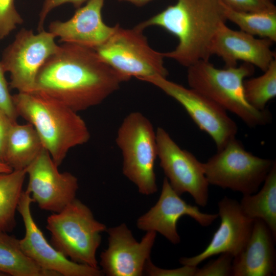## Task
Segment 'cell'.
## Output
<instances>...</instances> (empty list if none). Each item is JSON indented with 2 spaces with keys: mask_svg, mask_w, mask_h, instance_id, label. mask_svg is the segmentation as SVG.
Returning <instances> with one entry per match:
<instances>
[{
  "mask_svg": "<svg viewBox=\"0 0 276 276\" xmlns=\"http://www.w3.org/2000/svg\"><path fill=\"white\" fill-rule=\"evenodd\" d=\"M226 21L221 0H177L174 5L135 27L143 31L157 26L176 37V47L164 53V57L188 67L198 61L209 59L212 40Z\"/></svg>",
  "mask_w": 276,
  "mask_h": 276,
  "instance_id": "obj_2",
  "label": "cell"
},
{
  "mask_svg": "<svg viewBox=\"0 0 276 276\" xmlns=\"http://www.w3.org/2000/svg\"><path fill=\"white\" fill-rule=\"evenodd\" d=\"M118 1L129 2L136 6L142 7L145 5L146 4H147V3H148L149 2L153 0H118Z\"/></svg>",
  "mask_w": 276,
  "mask_h": 276,
  "instance_id": "obj_33",
  "label": "cell"
},
{
  "mask_svg": "<svg viewBox=\"0 0 276 276\" xmlns=\"http://www.w3.org/2000/svg\"><path fill=\"white\" fill-rule=\"evenodd\" d=\"M0 276H6L4 273L0 272Z\"/></svg>",
  "mask_w": 276,
  "mask_h": 276,
  "instance_id": "obj_35",
  "label": "cell"
},
{
  "mask_svg": "<svg viewBox=\"0 0 276 276\" xmlns=\"http://www.w3.org/2000/svg\"><path fill=\"white\" fill-rule=\"evenodd\" d=\"M26 175L25 169L0 173V231L10 232L16 226L15 214Z\"/></svg>",
  "mask_w": 276,
  "mask_h": 276,
  "instance_id": "obj_23",
  "label": "cell"
},
{
  "mask_svg": "<svg viewBox=\"0 0 276 276\" xmlns=\"http://www.w3.org/2000/svg\"><path fill=\"white\" fill-rule=\"evenodd\" d=\"M5 73L0 61V109L12 121L16 122L18 116L14 104L13 96L10 94L9 84L5 78Z\"/></svg>",
  "mask_w": 276,
  "mask_h": 276,
  "instance_id": "obj_29",
  "label": "cell"
},
{
  "mask_svg": "<svg viewBox=\"0 0 276 276\" xmlns=\"http://www.w3.org/2000/svg\"><path fill=\"white\" fill-rule=\"evenodd\" d=\"M185 215L194 219L202 226H209L218 217V214L203 213L198 206L187 203L165 177L157 202L138 218L136 226L142 231L159 233L172 243L177 244L180 242L177 223Z\"/></svg>",
  "mask_w": 276,
  "mask_h": 276,
  "instance_id": "obj_15",
  "label": "cell"
},
{
  "mask_svg": "<svg viewBox=\"0 0 276 276\" xmlns=\"http://www.w3.org/2000/svg\"><path fill=\"white\" fill-rule=\"evenodd\" d=\"M275 164L247 151L235 137L203 163V167L209 185L248 195L259 190Z\"/></svg>",
  "mask_w": 276,
  "mask_h": 276,
  "instance_id": "obj_7",
  "label": "cell"
},
{
  "mask_svg": "<svg viewBox=\"0 0 276 276\" xmlns=\"http://www.w3.org/2000/svg\"><path fill=\"white\" fill-rule=\"evenodd\" d=\"M144 81L155 85L180 104L197 126L212 137L217 150L236 137V123L227 111L207 97L163 77H150Z\"/></svg>",
  "mask_w": 276,
  "mask_h": 276,
  "instance_id": "obj_10",
  "label": "cell"
},
{
  "mask_svg": "<svg viewBox=\"0 0 276 276\" xmlns=\"http://www.w3.org/2000/svg\"><path fill=\"white\" fill-rule=\"evenodd\" d=\"M0 272L12 276H55L26 255L19 240L2 231H0Z\"/></svg>",
  "mask_w": 276,
  "mask_h": 276,
  "instance_id": "obj_22",
  "label": "cell"
},
{
  "mask_svg": "<svg viewBox=\"0 0 276 276\" xmlns=\"http://www.w3.org/2000/svg\"><path fill=\"white\" fill-rule=\"evenodd\" d=\"M234 256L223 253L217 259L210 261L200 269H197L195 276H228L232 274Z\"/></svg>",
  "mask_w": 276,
  "mask_h": 276,
  "instance_id": "obj_27",
  "label": "cell"
},
{
  "mask_svg": "<svg viewBox=\"0 0 276 276\" xmlns=\"http://www.w3.org/2000/svg\"><path fill=\"white\" fill-rule=\"evenodd\" d=\"M32 202L30 194L23 191L17 211L22 217L25 228V236L19 240V243L26 255L42 269L54 273L55 276L103 275L104 273L100 268L72 261L47 240L33 219L31 211Z\"/></svg>",
  "mask_w": 276,
  "mask_h": 276,
  "instance_id": "obj_12",
  "label": "cell"
},
{
  "mask_svg": "<svg viewBox=\"0 0 276 276\" xmlns=\"http://www.w3.org/2000/svg\"><path fill=\"white\" fill-rule=\"evenodd\" d=\"M49 153L44 149L26 169L27 188L33 202L40 209L58 213L75 199L79 188L77 178L60 172Z\"/></svg>",
  "mask_w": 276,
  "mask_h": 276,
  "instance_id": "obj_13",
  "label": "cell"
},
{
  "mask_svg": "<svg viewBox=\"0 0 276 276\" xmlns=\"http://www.w3.org/2000/svg\"><path fill=\"white\" fill-rule=\"evenodd\" d=\"M143 32L135 27L124 29L118 24L111 36L94 50L104 61L129 79L135 77L144 81L153 77L167 78L164 53L152 49Z\"/></svg>",
  "mask_w": 276,
  "mask_h": 276,
  "instance_id": "obj_8",
  "label": "cell"
},
{
  "mask_svg": "<svg viewBox=\"0 0 276 276\" xmlns=\"http://www.w3.org/2000/svg\"><path fill=\"white\" fill-rule=\"evenodd\" d=\"M13 99L18 116L33 126L57 166L71 149L89 141L90 134L85 121L61 102L35 91L18 93Z\"/></svg>",
  "mask_w": 276,
  "mask_h": 276,
  "instance_id": "obj_3",
  "label": "cell"
},
{
  "mask_svg": "<svg viewBox=\"0 0 276 276\" xmlns=\"http://www.w3.org/2000/svg\"><path fill=\"white\" fill-rule=\"evenodd\" d=\"M229 8L244 12L276 11L273 0H221Z\"/></svg>",
  "mask_w": 276,
  "mask_h": 276,
  "instance_id": "obj_28",
  "label": "cell"
},
{
  "mask_svg": "<svg viewBox=\"0 0 276 276\" xmlns=\"http://www.w3.org/2000/svg\"><path fill=\"white\" fill-rule=\"evenodd\" d=\"M14 122L0 109V161L3 162L8 136Z\"/></svg>",
  "mask_w": 276,
  "mask_h": 276,
  "instance_id": "obj_32",
  "label": "cell"
},
{
  "mask_svg": "<svg viewBox=\"0 0 276 276\" xmlns=\"http://www.w3.org/2000/svg\"><path fill=\"white\" fill-rule=\"evenodd\" d=\"M239 203L246 216L263 221L276 237V163L261 190L254 194L243 195Z\"/></svg>",
  "mask_w": 276,
  "mask_h": 276,
  "instance_id": "obj_21",
  "label": "cell"
},
{
  "mask_svg": "<svg viewBox=\"0 0 276 276\" xmlns=\"http://www.w3.org/2000/svg\"><path fill=\"white\" fill-rule=\"evenodd\" d=\"M156 136L160 166L171 187L180 196L188 193L197 204L206 206L209 183L203 163L181 149L163 128H157Z\"/></svg>",
  "mask_w": 276,
  "mask_h": 276,
  "instance_id": "obj_11",
  "label": "cell"
},
{
  "mask_svg": "<svg viewBox=\"0 0 276 276\" xmlns=\"http://www.w3.org/2000/svg\"><path fill=\"white\" fill-rule=\"evenodd\" d=\"M116 142L122 152L124 175L142 194L156 193L157 147L151 122L140 112L129 113L119 127Z\"/></svg>",
  "mask_w": 276,
  "mask_h": 276,
  "instance_id": "obj_6",
  "label": "cell"
},
{
  "mask_svg": "<svg viewBox=\"0 0 276 276\" xmlns=\"http://www.w3.org/2000/svg\"><path fill=\"white\" fill-rule=\"evenodd\" d=\"M13 170L5 163L0 161V173H9Z\"/></svg>",
  "mask_w": 276,
  "mask_h": 276,
  "instance_id": "obj_34",
  "label": "cell"
},
{
  "mask_svg": "<svg viewBox=\"0 0 276 276\" xmlns=\"http://www.w3.org/2000/svg\"><path fill=\"white\" fill-rule=\"evenodd\" d=\"M254 72V66L247 63L220 69L209 60H202L188 67L187 81L190 88L235 114L249 127H255L267 124L271 117L267 109L254 108L245 98L243 81Z\"/></svg>",
  "mask_w": 276,
  "mask_h": 276,
  "instance_id": "obj_4",
  "label": "cell"
},
{
  "mask_svg": "<svg viewBox=\"0 0 276 276\" xmlns=\"http://www.w3.org/2000/svg\"><path fill=\"white\" fill-rule=\"evenodd\" d=\"M198 268L183 265L176 269H163L153 264L149 259L146 262L144 273L150 276H195Z\"/></svg>",
  "mask_w": 276,
  "mask_h": 276,
  "instance_id": "obj_30",
  "label": "cell"
},
{
  "mask_svg": "<svg viewBox=\"0 0 276 276\" xmlns=\"http://www.w3.org/2000/svg\"><path fill=\"white\" fill-rule=\"evenodd\" d=\"M88 0H43L41 10L39 14L37 30H44V22L48 15L54 9L65 4H71L76 8H79Z\"/></svg>",
  "mask_w": 276,
  "mask_h": 276,
  "instance_id": "obj_31",
  "label": "cell"
},
{
  "mask_svg": "<svg viewBox=\"0 0 276 276\" xmlns=\"http://www.w3.org/2000/svg\"><path fill=\"white\" fill-rule=\"evenodd\" d=\"M275 237L262 220L254 219L249 239L233 259V276H271L275 274Z\"/></svg>",
  "mask_w": 276,
  "mask_h": 276,
  "instance_id": "obj_19",
  "label": "cell"
},
{
  "mask_svg": "<svg viewBox=\"0 0 276 276\" xmlns=\"http://www.w3.org/2000/svg\"><path fill=\"white\" fill-rule=\"evenodd\" d=\"M51 244L72 261L99 268L96 252L101 242V233L106 225L94 217L90 209L75 199L47 219Z\"/></svg>",
  "mask_w": 276,
  "mask_h": 276,
  "instance_id": "obj_5",
  "label": "cell"
},
{
  "mask_svg": "<svg viewBox=\"0 0 276 276\" xmlns=\"http://www.w3.org/2000/svg\"><path fill=\"white\" fill-rule=\"evenodd\" d=\"M108 245L100 255V265L108 276H141L150 259L156 233L146 232L137 242L127 226L122 223L107 229Z\"/></svg>",
  "mask_w": 276,
  "mask_h": 276,
  "instance_id": "obj_14",
  "label": "cell"
},
{
  "mask_svg": "<svg viewBox=\"0 0 276 276\" xmlns=\"http://www.w3.org/2000/svg\"><path fill=\"white\" fill-rule=\"evenodd\" d=\"M224 14L240 30L252 36L276 41V11L244 12L233 9L222 2Z\"/></svg>",
  "mask_w": 276,
  "mask_h": 276,
  "instance_id": "obj_24",
  "label": "cell"
},
{
  "mask_svg": "<svg viewBox=\"0 0 276 276\" xmlns=\"http://www.w3.org/2000/svg\"><path fill=\"white\" fill-rule=\"evenodd\" d=\"M44 149L31 124H18L15 122L9 132L4 162L13 170L25 169Z\"/></svg>",
  "mask_w": 276,
  "mask_h": 276,
  "instance_id": "obj_20",
  "label": "cell"
},
{
  "mask_svg": "<svg viewBox=\"0 0 276 276\" xmlns=\"http://www.w3.org/2000/svg\"><path fill=\"white\" fill-rule=\"evenodd\" d=\"M23 23V18L15 7V0H0V40Z\"/></svg>",
  "mask_w": 276,
  "mask_h": 276,
  "instance_id": "obj_26",
  "label": "cell"
},
{
  "mask_svg": "<svg viewBox=\"0 0 276 276\" xmlns=\"http://www.w3.org/2000/svg\"><path fill=\"white\" fill-rule=\"evenodd\" d=\"M264 73L257 77L245 79L243 88L247 102L254 108L264 110L267 103L276 96V59Z\"/></svg>",
  "mask_w": 276,
  "mask_h": 276,
  "instance_id": "obj_25",
  "label": "cell"
},
{
  "mask_svg": "<svg viewBox=\"0 0 276 276\" xmlns=\"http://www.w3.org/2000/svg\"><path fill=\"white\" fill-rule=\"evenodd\" d=\"M104 1L88 0L69 19L51 22L48 31L63 43L96 49L111 36L118 25L109 26L104 22L102 11Z\"/></svg>",
  "mask_w": 276,
  "mask_h": 276,
  "instance_id": "obj_18",
  "label": "cell"
},
{
  "mask_svg": "<svg viewBox=\"0 0 276 276\" xmlns=\"http://www.w3.org/2000/svg\"><path fill=\"white\" fill-rule=\"evenodd\" d=\"M129 80L94 49L63 43L40 68L32 92L54 99L78 112L99 105Z\"/></svg>",
  "mask_w": 276,
  "mask_h": 276,
  "instance_id": "obj_1",
  "label": "cell"
},
{
  "mask_svg": "<svg viewBox=\"0 0 276 276\" xmlns=\"http://www.w3.org/2000/svg\"><path fill=\"white\" fill-rule=\"evenodd\" d=\"M267 38H257L241 30H233L223 23L216 32L210 45L211 55L222 58L225 67L237 66L239 61L257 66L264 72L275 59Z\"/></svg>",
  "mask_w": 276,
  "mask_h": 276,
  "instance_id": "obj_17",
  "label": "cell"
},
{
  "mask_svg": "<svg viewBox=\"0 0 276 276\" xmlns=\"http://www.w3.org/2000/svg\"><path fill=\"white\" fill-rule=\"evenodd\" d=\"M220 224L204 250L192 257H182V265L197 267L212 256L228 253L234 257L244 248L250 236L254 219L246 216L240 203L235 199L224 196L218 202Z\"/></svg>",
  "mask_w": 276,
  "mask_h": 276,
  "instance_id": "obj_16",
  "label": "cell"
},
{
  "mask_svg": "<svg viewBox=\"0 0 276 276\" xmlns=\"http://www.w3.org/2000/svg\"><path fill=\"white\" fill-rule=\"evenodd\" d=\"M55 37L44 29L35 34L21 29L4 50L2 62L10 75V86L18 93L33 91L39 71L59 48Z\"/></svg>",
  "mask_w": 276,
  "mask_h": 276,
  "instance_id": "obj_9",
  "label": "cell"
}]
</instances>
